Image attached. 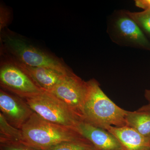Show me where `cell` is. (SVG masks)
<instances>
[{
  "label": "cell",
  "mask_w": 150,
  "mask_h": 150,
  "mask_svg": "<svg viewBox=\"0 0 150 150\" xmlns=\"http://www.w3.org/2000/svg\"><path fill=\"white\" fill-rule=\"evenodd\" d=\"M88 90L83 106V121L106 130L110 126H126L127 110L115 104L103 92L99 83L87 81Z\"/></svg>",
  "instance_id": "1"
},
{
  "label": "cell",
  "mask_w": 150,
  "mask_h": 150,
  "mask_svg": "<svg viewBox=\"0 0 150 150\" xmlns=\"http://www.w3.org/2000/svg\"><path fill=\"white\" fill-rule=\"evenodd\" d=\"M20 130L21 143L39 150L63 142L86 139L77 130L48 122L34 112Z\"/></svg>",
  "instance_id": "2"
},
{
  "label": "cell",
  "mask_w": 150,
  "mask_h": 150,
  "mask_svg": "<svg viewBox=\"0 0 150 150\" xmlns=\"http://www.w3.org/2000/svg\"><path fill=\"white\" fill-rule=\"evenodd\" d=\"M1 41V53L5 57L30 67L52 68L65 72L71 71L62 60L16 35L2 33Z\"/></svg>",
  "instance_id": "3"
},
{
  "label": "cell",
  "mask_w": 150,
  "mask_h": 150,
  "mask_svg": "<svg viewBox=\"0 0 150 150\" xmlns=\"http://www.w3.org/2000/svg\"><path fill=\"white\" fill-rule=\"evenodd\" d=\"M24 99L33 112L48 122L77 130L83 121L66 103L48 92Z\"/></svg>",
  "instance_id": "4"
},
{
  "label": "cell",
  "mask_w": 150,
  "mask_h": 150,
  "mask_svg": "<svg viewBox=\"0 0 150 150\" xmlns=\"http://www.w3.org/2000/svg\"><path fill=\"white\" fill-rule=\"evenodd\" d=\"M1 89L23 99L35 96L43 91L18 66L4 57L0 67Z\"/></svg>",
  "instance_id": "5"
},
{
  "label": "cell",
  "mask_w": 150,
  "mask_h": 150,
  "mask_svg": "<svg viewBox=\"0 0 150 150\" xmlns=\"http://www.w3.org/2000/svg\"><path fill=\"white\" fill-rule=\"evenodd\" d=\"M88 90L87 81L71 71L48 92L66 103L83 121V106Z\"/></svg>",
  "instance_id": "6"
},
{
  "label": "cell",
  "mask_w": 150,
  "mask_h": 150,
  "mask_svg": "<svg viewBox=\"0 0 150 150\" xmlns=\"http://www.w3.org/2000/svg\"><path fill=\"white\" fill-rule=\"evenodd\" d=\"M108 30L112 40L118 44L150 51V40L126 11L120 12L113 18Z\"/></svg>",
  "instance_id": "7"
},
{
  "label": "cell",
  "mask_w": 150,
  "mask_h": 150,
  "mask_svg": "<svg viewBox=\"0 0 150 150\" xmlns=\"http://www.w3.org/2000/svg\"><path fill=\"white\" fill-rule=\"evenodd\" d=\"M0 110L12 126L21 129L33 113L23 98L1 89Z\"/></svg>",
  "instance_id": "8"
},
{
  "label": "cell",
  "mask_w": 150,
  "mask_h": 150,
  "mask_svg": "<svg viewBox=\"0 0 150 150\" xmlns=\"http://www.w3.org/2000/svg\"><path fill=\"white\" fill-rule=\"evenodd\" d=\"M4 57L10 59L20 67L29 76L36 85L43 91H51L68 73L72 71L65 72L52 68L30 67L10 58Z\"/></svg>",
  "instance_id": "9"
},
{
  "label": "cell",
  "mask_w": 150,
  "mask_h": 150,
  "mask_svg": "<svg viewBox=\"0 0 150 150\" xmlns=\"http://www.w3.org/2000/svg\"><path fill=\"white\" fill-rule=\"evenodd\" d=\"M77 130L92 143L96 150H123L117 138L107 130L81 121L78 125Z\"/></svg>",
  "instance_id": "10"
},
{
  "label": "cell",
  "mask_w": 150,
  "mask_h": 150,
  "mask_svg": "<svg viewBox=\"0 0 150 150\" xmlns=\"http://www.w3.org/2000/svg\"><path fill=\"white\" fill-rule=\"evenodd\" d=\"M106 130L118 140L123 150H150V137H145L128 126H110Z\"/></svg>",
  "instance_id": "11"
},
{
  "label": "cell",
  "mask_w": 150,
  "mask_h": 150,
  "mask_svg": "<svg viewBox=\"0 0 150 150\" xmlns=\"http://www.w3.org/2000/svg\"><path fill=\"white\" fill-rule=\"evenodd\" d=\"M126 126L132 128L145 137H150V112L127 111Z\"/></svg>",
  "instance_id": "12"
},
{
  "label": "cell",
  "mask_w": 150,
  "mask_h": 150,
  "mask_svg": "<svg viewBox=\"0 0 150 150\" xmlns=\"http://www.w3.org/2000/svg\"><path fill=\"white\" fill-rule=\"evenodd\" d=\"M22 137L21 130L12 126L0 112V143L21 142Z\"/></svg>",
  "instance_id": "13"
},
{
  "label": "cell",
  "mask_w": 150,
  "mask_h": 150,
  "mask_svg": "<svg viewBox=\"0 0 150 150\" xmlns=\"http://www.w3.org/2000/svg\"><path fill=\"white\" fill-rule=\"evenodd\" d=\"M126 12L137 23L150 41V9L139 12L129 11Z\"/></svg>",
  "instance_id": "14"
},
{
  "label": "cell",
  "mask_w": 150,
  "mask_h": 150,
  "mask_svg": "<svg viewBox=\"0 0 150 150\" xmlns=\"http://www.w3.org/2000/svg\"><path fill=\"white\" fill-rule=\"evenodd\" d=\"M44 150H96L88 140L71 141L60 143Z\"/></svg>",
  "instance_id": "15"
},
{
  "label": "cell",
  "mask_w": 150,
  "mask_h": 150,
  "mask_svg": "<svg viewBox=\"0 0 150 150\" xmlns=\"http://www.w3.org/2000/svg\"><path fill=\"white\" fill-rule=\"evenodd\" d=\"M0 150H39L21 142L0 143Z\"/></svg>",
  "instance_id": "16"
},
{
  "label": "cell",
  "mask_w": 150,
  "mask_h": 150,
  "mask_svg": "<svg viewBox=\"0 0 150 150\" xmlns=\"http://www.w3.org/2000/svg\"><path fill=\"white\" fill-rule=\"evenodd\" d=\"M11 19V13L8 9L3 5L0 6V31L6 27Z\"/></svg>",
  "instance_id": "17"
},
{
  "label": "cell",
  "mask_w": 150,
  "mask_h": 150,
  "mask_svg": "<svg viewBox=\"0 0 150 150\" xmlns=\"http://www.w3.org/2000/svg\"><path fill=\"white\" fill-rule=\"evenodd\" d=\"M135 5L144 10L149 9H150V0H136Z\"/></svg>",
  "instance_id": "18"
},
{
  "label": "cell",
  "mask_w": 150,
  "mask_h": 150,
  "mask_svg": "<svg viewBox=\"0 0 150 150\" xmlns=\"http://www.w3.org/2000/svg\"><path fill=\"white\" fill-rule=\"evenodd\" d=\"M137 110L139 111L150 112V103L146 105H143Z\"/></svg>",
  "instance_id": "19"
},
{
  "label": "cell",
  "mask_w": 150,
  "mask_h": 150,
  "mask_svg": "<svg viewBox=\"0 0 150 150\" xmlns=\"http://www.w3.org/2000/svg\"><path fill=\"white\" fill-rule=\"evenodd\" d=\"M144 96L146 99L150 103V89L146 90L145 91Z\"/></svg>",
  "instance_id": "20"
}]
</instances>
